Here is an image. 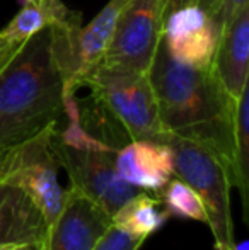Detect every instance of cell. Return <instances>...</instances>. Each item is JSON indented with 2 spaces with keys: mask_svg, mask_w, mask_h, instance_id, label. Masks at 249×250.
I'll use <instances>...</instances> for the list:
<instances>
[{
  "mask_svg": "<svg viewBox=\"0 0 249 250\" xmlns=\"http://www.w3.org/2000/svg\"><path fill=\"white\" fill-rule=\"evenodd\" d=\"M149 73L164 129L215 151L234 177L237 101L224 90L213 66L183 65L160 41Z\"/></svg>",
  "mask_w": 249,
  "mask_h": 250,
  "instance_id": "6da1fadb",
  "label": "cell"
},
{
  "mask_svg": "<svg viewBox=\"0 0 249 250\" xmlns=\"http://www.w3.org/2000/svg\"><path fill=\"white\" fill-rule=\"evenodd\" d=\"M63 116V80L46 27L0 53V153L58 126Z\"/></svg>",
  "mask_w": 249,
  "mask_h": 250,
  "instance_id": "7a4b0ae2",
  "label": "cell"
},
{
  "mask_svg": "<svg viewBox=\"0 0 249 250\" xmlns=\"http://www.w3.org/2000/svg\"><path fill=\"white\" fill-rule=\"evenodd\" d=\"M51 148L58 165L68 175L70 188L82 192L110 216L138 192L118 175L114 167L118 148L91 135L80 114L68 118L65 129L55 128Z\"/></svg>",
  "mask_w": 249,
  "mask_h": 250,
  "instance_id": "3957f363",
  "label": "cell"
},
{
  "mask_svg": "<svg viewBox=\"0 0 249 250\" xmlns=\"http://www.w3.org/2000/svg\"><path fill=\"white\" fill-rule=\"evenodd\" d=\"M97 107L106 111L128 140L166 143L150 73L111 63H97L82 80Z\"/></svg>",
  "mask_w": 249,
  "mask_h": 250,
  "instance_id": "277c9868",
  "label": "cell"
},
{
  "mask_svg": "<svg viewBox=\"0 0 249 250\" xmlns=\"http://www.w3.org/2000/svg\"><path fill=\"white\" fill-rule=\"evenodd\" d=\"M166 145L174 155V175L184 181L203 201L206 225L210 227L215 249L229 247L234 242V223L230 211L232 172L230 167L210 148L171 135Z\"/></svg>",
  "mask_w": 249,
  "mask_h": 250,
  "instance_id": "5b68a950",
  "label": "cell"
},
{
  "mask_svg": "<svg viewBox=\"0 0 249 250\" xmlns=\"http://www.w3.org/2000/svg\"><path fill=\"white\" fill-rule=\"evenodd\" d=\"M57 126L0 155V184L24 191L40 208L46 225L62 211L65 189L58 182V162L51 148Z\"/></svg>",
  "mask_w": 249,
  "mask_h": 250,
  "instance_id": "8992f818",
  "label": "cell"
},
{
  "mask_svg": "<svg viewBox=\"0 0 249 250\" xmlns=\"http://www.w3.org/2000/svg\"><path fill=\"white\" fill-rule=\"evenodd\" d=\"M164 0H130L104 53V63L149 72L162 41Z\"/></svg>",
  "mask_w": 249,
  "mask_h": 250,
  "instance_id": "52a82bcc",
  "label": "cell"
},
{
  "mask_svg": "<svg viewBox=\"0 0 249 250\" xmlns=\"http://www.w3.org/2000/svg\"><path fill=\"white\" fill-rule=\"evenodd\" d=\"M110 225V214L68 186L62 211L46 228L41 250H92Z\"/></svg>",
  "mask_w": 249,
  "mask_h": 250,
  "instance_id": "ba28073f",
  "label": "cell"
},
{
  "mask_svg": "<svg viewBox=\"0 0 249 250\" xmlns=\"http://www.w3.org/2000/svg\"><path fill=\"white\" fill-rule=\"evenodd\" d=\"M217 33L210 16L200 5L181 7L164 17L162 44L169 56L189 66L212 65Z\"/></svg>",
  "mask_w": 249,
  "mask_h": 250,
  "instance_id": "9c48e42d",
  "label": "cell"
},
{
  "mask_svg": "<svg viewBox=\"0 0 249 250\" xmlns=\"http://www.w3.org/2000/svg\"><path fill=\"white\" fill-rule=\"evenodd\" d=\"M114 167L130 186L157 196L174 177V155L166 143L132 140L116 150Z\"/></svg>",
  "mask_w": 249,
  "mask_h": 250,
  "instance_id": "30bf717a",
  "label": "cell"
},
{
  "mask_svg": "<svg viewBox=\"0 0 249 250\" xmlns=\"http://www.w3.org/2000/svg\"><path fill=\"white\" fill-rule=\"evenodd\" d=\"M249 7L219 33L212 66L224 90L237 101L249 85Z\"/></svg>",
  "mask_w": 249,
  "mask_h": 250,
  "instance_id": "8fae6325",
  "label": "cell"
},
{
  "mask_svg": "<svg viewBox=\"0 0 249 250\" xmlns=\"http://www.w3.org/2000/svg\"><path fill=\"white\" fill-rule=\"evenodd\" d=\"M130 0H110L92 21L80 26L73 41V90L82 87V80L97 63L103 62L120 17Z\"/></svg>",
  "mask_w": 249,
  "mask_h": 250,
  "instance_id": "7c38bea8",
  "label": "cell"
},
{
  "mask_svg": "<svg viewBox=\"0 0 249 250\" xmlns=\"http://www.w3.org/2000/svg\"><path fill=\"white\" fill-rule=\"evenodd\" d=\"M46 221L40 208L24 191L0 184V245L12 242H41Z\"/></svg>",
  "mask_w": 249,
  "mask_h": 250,
  "instance_id": "4fadbf2b",
  "label": "cell"
},
{
  "mask_svg": "<svg viewBox=\"0 0 249 250\" xmlns=\"http://www.w3.org/2000/svg\"><path fill=\"white\" fill-rule=\"evenodd\" d=\"M19 10L5 27L0 38L7 46H17L46 27L60 22L70 12L62 0H19Z\"/></svg>",
  "mask_w": 249,
  "mask_h": 250,
  "instance_id": "5bb4252c",
  "label": "cell"
},
{
  "mask_svg": "<svg viewBox=\"0 0 249 250\" xmlns=\"http://www.w3.org/2000/svg\"><path fill=\"white\" fill-rule=\"evenodd\" d=\"M171 218L159 196H150L147 191H138L111 216L113 225L136 237L149 238L162 228Z\"/></svg>",
  "mask_w": 249,
  "mask_h": 250,
  "instance_id": "9a60e30c",
  "label": "cell"
},
{
  "mask_svg": "<svg viewBox=\"0 0 249 250\" xmlns=\"http://www.w3.org/2000/svg\"><path fill=\"white\" fill-rule=\"evenodd\" d=\"M232 188L239 191L243 218L248 223L249 213V85L237 99L234 125V177Z\"/></svg>",
  "mask_w": 249,
  "mask_h": 250,
  "instance_id": "2e32d148",
  "label": "cell"
},
{
  "mask_svg": "<svg viewBox=\"0 0 249 250\" xmlns=\"http://www.w3.org/2000/svg\"><path fill=\"white\" fill-rule=\"evenodd\" d=\"M159 199L162 201L167 214L174 218H183V220H195L206 223V209L203 206V201L200 196L189 188L184 181L174 175L166 188L159 192Z\"/></svg>",
  "mask_w": 249,
  "mask_h": 250,
  "instance_id": "e0dca14e",
  "label": "cell"
},
{
  "mask_svg": "<svg viewBox=\"0 0 249 250\" xmlns=\"http://www.w3.org/2000/svg\"><path fill=\"white\" fill-rule=\"evenodd\" d=\"M145 240L147 238L136 237V235L121 230L111 221L108 230L97 240V244L94 245L92 250H140Z\"/></svg>",
  "mask_w": 249,
  "mask_h": 250,
  "instance_id": "ac0fdd59",
  "label": "cell"
},
{
  "mask_svg": "<svg viewBox=\"0 0 249 250\" xmlns=\"http://www.w3.org/2000/svg\"><path fill=\"white\" fill-rule=\"evenodd\" d=\"M246 7H249V0H219L212 9V12L208 14L217 33H220L230 21L236 19L241 10Z\"/></svg>",
  "mask_w": 249,
  "mask_h": 250,
  "instance_id": "d6986e66",
  "label": "cell"
},
{
  "mask_svg": "<svg viewBox=\"0 0 249 250\" xmlns=\"http://www.w3.org/2000/svg\"><path fill=\"white\" fill-rule=\"evenodd\" d=\"M43 240L41 242H12V244H2L0 250H41Z\"/></svg>",
  "mask_w": 249,
  "mask_h": 250,
  "instance_id": "ffe728a7",
  "label": "cell"
},
{
  "mask_svg": "<svg viewBox=\"0 0 249 250\" xmlns=\"http://www.w3.org/2000/svg\"><path fill=\"white\" fill-rule=\"evenodd\" d=\"M193 3H198V0H164V17L169 12H173V10L186 5H193Z\"/></svg>",
  "mask_w": 249,
  "mask_h": 250,
  "instance_id": "44dd1931",
  "label": "cell"
},
{
  "mask_svg": "<svg viewBox=\"0 0 249 250\" xmlns=\"http://www.w3.org/2000/svg\"><path fill=\"white\" fill-rule=\"evenodd\" d=\"M215 250H249V242L243 240V242H239V244L234 242V244L229 245V247H222V249H215Z\"/></svg>",
  "mask_w": 249,
  "mask_h": 250,
  "instance_id": "7402d4cb",
  "label": "cell"
},
{
  "mask_svg": "<svg viewBox=\"0 0 249 250\" xmlns=\"http://www.w3.org/2000/svg\"><path fill=\"white\" fill-rule=\"evenodd\" d=\"M217 2H219V0H198V3H196V5H200L206 14H210L213 7H215Z\"/></svg>",
  "mask_w": 249,
  "mask_h": 250,
  "instance_id": "603a6c76",
  "label": "cell"
},
{
  "mask_svg": "<svg viewBox=\"0 0 249 250\" xmlns=\"http://www.w3.org/2000/svg\"><path fill=\"white\" fill-rule=\"evenodd\" d=\"M5 48H7V44L3 43V41H2V38H0V53H2L3 50H5Z\"/></svg>",
  "mask_w": 249,
  "mask_h": 250,
  "instance_id": "cb8c5ba5",
  "label": "cell"
},
{
  "mask_svg": "<svg viewBox=\"0 0 249 250\" xmlns=\"http://www.w3.org/2000/svg\"><path fill=\"white\" fill-rule=\"evenodd\" d=\"M0 155H2V153H0Z\"/></svg>",
  "mask_w": 249,
  "mask_h": 250,
  "instance_id": "d4e9b609",
  "label": "cell"
}]
</instances>
